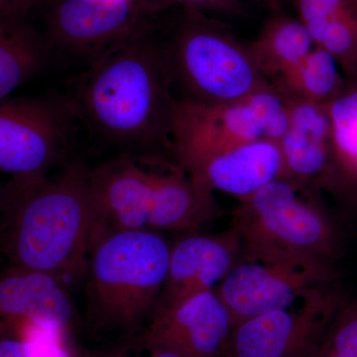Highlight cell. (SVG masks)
<instances>
[{"mask_svg": "<svg viewBox=\"0 0 357 357\" xmlns=\"http://www.w3.org/2000/svg\"><path fill=\"white\" fill-rule=\"evenodd\" d=\"M248 46L256 65L272 84L304 60L316 45L299 17L280 11L270 14Z\"/></svg>", "mask_w": 357, "mask_h": 357, "instance_id": "cell-21", "label": "cell"}, {"mask_svg": "<svg viewBox=\"0 0 357 357\" xmlns=\"http://www.w3.org/2000/svg\"><path fill=\"white\" fill-rule=\"evenodd\" d=\"M44 6V34L56 55L88 65L154 30L163 14L145 0H48Z\"/></svg>", "mask_w": 357, "mask_h": 357, "instance_id": "cell-9", "label": "cell"}, {"mask_svg": "<svg viewBox=\"0 0 357 357\" xmlns=\"http://www.w3.org/2000/svg\"><path fill=\"white\" fill-rule=\"evenodd\" d=\"M98 234L149 229L151 177L145 155L119 153L91 169Z\"/></svg>", "mask_w": 357, "mask_h": 357, "instance_id": "cell-14", "label": "cell"}, {"mask_svg": "<svg viewBox=\"0 0 357 357\" xmlns=\"http://www.w3.org/2000/svg\"><path fill=\"white\" fill-rule=\"evenodd\" d=\"M76 112L67 96L9 98L0 103V169L7 184H41L58 165H67L76 131Z\"/></svg>", "mask_w": 357, "mask_h": 357, "instance_id": "cell-7", "label": "cell"}, {"mask_svg": "<svg viewBox=\"0 0 357 357\" xmlns=\"http://www.w3.org/2000/svg\"><path fill=\"white\" fill-rule=\"evenodd\" d=\"M151 177L148 229L191 232L225 217L215 192L195 180L169 157L147 154Z\"/></svg>", "mask_w": 357, "mask_h": 357, "instance_id": "cell-13", "label": "cell"}, {"mask_svg": "<svg viewBox=\"0 0 357 357\" xmlns=\"http://www.w3.org/2000/svg\"><path fill=\"white\" fill-rule=\"evenodd\" d=\"M285 176L296 184L326 190L333 163L332 121L328 103L289 98V121L278 141Z\"/></svg>", "mask_w": 357, "mask_h": 357, "instance_id": "cell-16", "label": "cell"}, {"mask_svg": "<svg viewBox=\"0 0 357 357\" xmlns=\"http://www.w3.org/2000/svg\"><path fill=\"white\" fill-rule=\"evenodd\" d=\"M321 357H357V298L345 301L333 319Z\"/></svg>", "mask_w": 357, "mask_h": 357, "instance_id": "cell-23", "label": "cell"}, {"mask_svg": "<svg viewBox=\"0 0 357 357\" xmlns=\"http://www.w3.org/2000/svg\"><path fill=\"white\" fill-rule=\"evenodd\" d=\"M321 345H319L318 349H317L316 351L312 352L311 356H309L307 357H321Z\"/></svg>", "mask_w": 357, "mask_h": 357, "instance_id": "cell-29", "label": "cell"}, {"mask_svg": "<svg viewBox=\"0 0 357 357\" xmlns=\"http://www.w3.org/2000/svg\"><path fill=\"white\" fill-rule=\"evenodd\" d=\"M55 55L28 15L0 17V102L43 73Z\"/></svg>", "mask_w": 357, "mask_h": 357, "instance_id": "cell-18", "label": "cell"}, {"mask_svg": "<svg viewBox=\"0 0 357 357\" xmlns=\"http://www.w3.org/2000/svg\"><path fill=\"white\" fill-rule=\"evenodd\" d=\"M1 246L13 265L86 279L98 215L91 169L73 162L41 184L1 190Z\"/></svg>", "mask_w": 357, "mask_h": 357, "instance_id": "cell-2", "label": "cell"}, {"mask_svg": "<svg viewBox=\"0 0 357 357\" xmlns=\"http://www.w3.org/2000/svg\"><path fill=\"white\" fill-rule=\"evenodd\" d=\"M162 15L157 39L178 100L222 105L272 86L256 65L248 41L215 16L188 8Z\"/></svg>", "mask_w": 357, "mask_h": 357, "instance_id": "cell-3", "label": "cell"}, {"mask_svg": "<svg viewBox=\"0 0 357 357\" xmlns=\"http://www.w3.org/2000/svg\"><path fill=\"white\" fill-rule=\"evenodd\" d=\"M241 250L243 239L231 225L217 234L184 232L171 245L168 273L154 314L199 293L215 290Z\"/></svg>", "mask_w": 357, "mask_h": 357, "instance_id": "cell-12", "label": "cell"}, {"mask_svg": "<svg viewBox=\"0 0 357 357\" xmlns=\"http://www.w3.org/2000/svg\"><path fill=\"white\" fill-rule=\"evenodd\" d=\"M255 1L268 9L270 13H280L284 11V8L291 0H255ZM292 1L294 2V0Z\"/></svg>", "mask_w": 357, "mask_h": 357, "instance_id": "cell-28", "label": "cell"}, {"mask_svg": "<svg viewBox=\"0 0 357 357\" xmlns=\"http://www.w3.org/2000/svg\"><path fill=\"white\" fill-rule=\"evenodd\" d=\"M333 131V163L326 191L357 208V77L328 103Z\"/></svg>", "mask_w": 357, "mask_h": 357, "instance_id": "cell-20", "label": "cell"}, {"mask_svg": "<svg viewBox=\"0 0 357 357\" xmlns=\"http://www.w3.org/2000/svg\"><path fill=\"white\" fill-rule=\"evenodd\" d=\"M338 276L337 263L243 243L236 264L215 290L236 324L291 306Z\"/></svg>", "mask_w": 357, "mask_h": 357, "instance_id": "cell-8", "label": "cell"}, {"mask_svg": "<svg viewBox=\"0 0 357 357\" xmlns=\"http://www.w3.org/2000/svg\"><path fill=\"white\" fill-rule=\"evenodd\" d=\"M316 47L337 61L347 79L357 77V0H294Z\"/></svg>", "mask_w": 357, "mask_h": 357, "instance_id": "cell-19", "label": "cell"}, {"mask_svg": "<svg viewBox=\"0 0 357 357\" xmlns=\"http://www.w3.org/2000/svg\"><path fill=\"white\" fill-rule=\"evenodd\" d=\"M288 121L289 98L273 86L222 105H198L178 98L170 158L185 169L208 155L248 141H279Z\"/></svg>", "mask_w": 357, "mask_h": 357, "instance_id": "cell-6", "label": "cell"}, {"mask_svg": "<svg viewBox=\"0 0 357 357\" xmlns=\"http://www.w3.org/2000/svg\"><path fill=\"white\" fill-rule=\"evenodd\" d=\"M47 1L48 0H0V17L28 15L33 7Z\"/></svg>", "mask_w": 357, "mask_h": 357, "instance_id": "cell-26", "label": "cell"}, {"mask_svg": "<svg viewBox=\"0 0 357 357\" xmlns=\"http://www.w3.org/2000/svg\"><path fill=\"white\" fill-rule=\"evenodd\" d=\"M347 77L328 52L314 47L299 64L271 84L284 96L307 102L328 103L344 88Z\"/></svg>", "mask_w": 357, "mask_h": 357, "instance_id": "cell-22", "label": "cell"}, {"mask_svg": "<svg viewBox=\"0 0 357 357\" xmlns=\"http://www.w3.org/2000/svg\"><path fill=\"white\" fill-rule=\"evenodd\" d=\"M150 352L149 357H188L181 352L168 349V347H158V345H143Z\"/></svg>", "mask_w": 357, "mask_h": 357, "instance_id": "cell-27", "label": "cell"}, {"mask_svg": "<svg viewBox=\"0 0 357 357\" xmlns=\"http://www.w3.org/2000/svg\"><path fill=\"white\" fill-rule=\"evenodd\" d=\"M58 333L34 328L22 340L2 338L0 357H70L59 344Z\"/></svg>", "mask_w": 357, "mask_h": 357, "instance_id": "cell-24", "label": "cell"}, {"mask_svg": "<svg viewBox=\"0 0 357 357\" xmlns=\"http://www.w3.org/2000/svg\"><path fill=\"white\" fill-rule=\"evenodd\" d=\"M347 300L333 283L310 291L291 306L238 321L227 357L311 356Z\"/></svg>", "mask_w": 357, "mask_h": 357, "instance_id": "cell-10", "label": "cell"}, {"mask_svg": "<svg viewBox=\"0 0 357 357\" xmlns=\"http://www.w3.org/2000/svg\"><path fill=\"white\" fill-rule=\"evenodd\" d=\"M69 285L50 272L10 264L0 279L1 318L60 333L75 317Z\"/></svg>", "mask_w": 357, "mask_h": 357, "instance_id": "cell-15", "label": "cell"}, {"mask_svg": "<svg viewBox=\"0 0 357 357\" xmlns=\"http://www.w3.org/2000/svg\"><path fill=\"white\" fill-rule=\"evenodd\" d=\"M170 250L155 230L98 236L84 279L89 328L133 333L149 324L165 283Z\"/></svg>", "mask_w": 357, "mask_h": 357, "instance_id": "cell-4", "label": "cell"}, {"mask_svg": "<svg viewBox=\"0 0 357 357\" xmlns=\"http://www.w3.org/2000/svg\"><path fill=\"white\" fill-rule=\"evenodd\" d=\"M314 191L278 178L238 202L230 225L243 243L337 263L344 255V234Z\"/></svg>", "mask_w": 357, "mask_h": 357, "instance_id": "cell-5", "label": "cell"}, {"mask_svg": "<svg viewBox=\"0 0 357 357\" xmlns=\"http://www.w3.org/2000/svg\"><path fill=\"white\" fill-rule=\"evenodd\" d=\"M184 170L211 191L225 192L238 202L285 176L280 145L268 138L208 155Z\"/></svg>", "mask_w": 357, "mask_h": 357, "instance_id": "cell-17", "label": "cell"}, {"mask_svg": "<svg viewBox=\"0 0 357 357\" xmlns=\"http://www.w3.org/2000/svg\"><path fill=\"white\" fill-rule=\"evenodd\" d=\"M156 28L86 66L66 96L82 126L119 153L170 158L178 98Z\"/></svg>", "mask_w": 357, "mask_h": 357, "instance_id": "cell-1", "label": "cell"}, {"mask_svg": "<svg viewBox=\"0 0 357 357\" xmlns=\"http://www.w3.org/2000/svg\"><path fill=\"white\" fill-rule=\"evenodd\" d=\"M236 321L217 290L192 296L156 312L138 342L188 357H227Z\"/></svg>", "mask_w": 357, "mask_h": 357, "instance_id": "cell-11", "label": "cell"}, {"mask_svg": "<svg viewBox=\"0 0 357 357\" xmlns=\"http://www.w3.org/2000/svg\"><path fill=\"white\" fill-rule=\"evenodd\" d=\"M159 13H164L174 7L195 9L211 15L244 18L249 10L243 0H145Z\"/></svg>", "mask_w": 357, "mask_h": 357, "instance_id": "cell-25", "label": "cell"}]
</instances>
